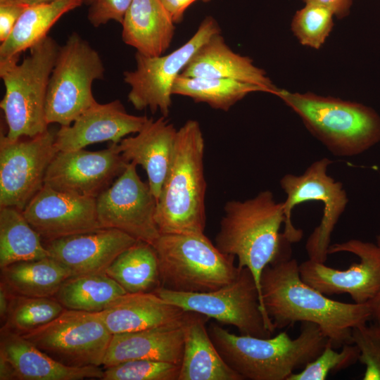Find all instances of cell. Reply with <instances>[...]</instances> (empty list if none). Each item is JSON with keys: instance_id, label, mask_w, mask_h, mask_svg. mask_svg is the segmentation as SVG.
<instances>
[{"instance_id": "obj_37", "label": "cell", "mask_w": 380, "mask_h": 380, "mask_svg": "<svg viewBox=\"0 0 380 380\" xmlns=\"http://www.w3.org/2000/svg\"><path fill=\"white\" fill-rule=\"evenodd\" d=\"M352 340L359 351L358 361L365 366L363 380H380V324L357 325L352 329Z\"/></svg>"}, {"instance_id": "obj_14", "label": "cell", "mask_w": 380, "mask_h": 380, "mask_svg": "<svg viewBox=\"0 0 380 380\" xmlns=\"http://www.w3.org/2000/svg\"><path fill=\"white\" fill-rule=\"evenodd\" d=\"M136 167L129 163L96 197L97 217L102 228L119 229L152 245L160 235L155 220L157 200Z\"/></svg>"}, {"instance_id": "obj_15", "label": "cell", "mask_w": 380, "mask_h": 380, "mask_svg": "<svg viewBox=\"0 0 380 380\" xmlns=\"http://www.w3.org/2000/svg\"><path fill=\"white\" fill-rule=\"evenodd\" d=\"M340 252L360 261L341 270L308 259L299 265L302 280L324 295L348 293L356 303L374 299L380 292V246L358 239L330 244L329 255Z\"/></svg>"}, {"instance_id": "obj_26", "label": "cell", "mask_w": 380, "mask_h": 380, "mask_svg": "<svg viewBox=\"0 0 380 380\" xmlns=\"http://www.w3.org/2000/svg\"><path fill=\"white\" fill-rule=\"evenodd\" d=\"M210 318L188 312L183 323L184 352L178 380H243L222 359L205 327Z\"/></svg>"}, {"instance_id": "obj_34", "label": "cell", "mask_w": 380, "mask_h": 380, "mask_svg": "<svg viewBox=\"0 0 380 380\" xmlns=\"http://www.w3.org/2000/svg\"><path fill=\"white\" fill-rule=\"evenodd\" d=\"M334 16L333 13L324 6L305 4L292 18L291 31L300 44L319 49L333 29Z\"/></svg>"}, {"instance_id": "obj_7", "label": "cell", "mask_w": 380, "mask_h": 380, "mask_svg": "<svg viewBox=\"0 0 380 380\" xmlns=\"http://www.w3.org/2000/svg\"><path fill=\"white\" fill-rule=\"evenodd\" d=\"M160 286L191 293L217 290L237 276L235 256L222 253L204 234H164L152 244Z\"/></svg>"}, {"instance_id": "obj_43", "label": "cell", "mask_w": 380, "mask_h": 380, "mask_svg": "<svg viewBox=\"0 0 380 380\" xmlns=\"http://www.w3.org/2000/svg\"><path fill=\"white\" fill-rule=\"evenodd\" d=\"M377 244L380 246V234L377 236ZM372 308V319L373 322L380 324V292L372 300L369 301Z\"/></svg>"}, {"instance_id": "obj_2", "label": "cell", "mask_w": 380, "mask_h": 380, "mask_svg": "<svg viewBox=\"0 0 380 380\" xmlns=\"http://www.w3.org/2000/svg\"><path fill=\"white\" fill-rule=\"evenodd\" d=\"M224 210L215 246L222 253L236 257L239 268L251 271L262 310L260 278L263 270L291 256V243L279 232L285 221L283 202H277L273 194L266 190L243 201H228Z\"/></svg>"}, {"instance_id": "obj_25", "label": "cell", "mask_w": 380, "mask_h": 380, "mask_svg": "<svg viewBox=\"0 0 380 380\" xmlns=\"http://www.w3.org/2000/svg\"><path fill=\"white\" fill-rule=\"evenodd\" d=\"M121 24L122 41L137 53L152 57L164 54L175 30L161 0H133Z\"/></svg>"}, {"instance_id": "obj_42", "label": "cell", "mask_w": 380, "mask_h": 380, "mask_svg": "<svg viewBox=\"0 0 380 380\" xmlns=\"http://www.w3.org/2000/svg\"><path fill=\"white\" fill-rule=\"evenodd\" d=\"M11 293H10L6 286L1 282L0 284V317L1 321H5L10 300H11Z\"/></svg>"}, {"instance_id": "obj_6", "label": "cell", "mask_w": 380, "mask_h": 380, "mask_svg": "<svg viewBox=\"0 0 380 380\" xmlns=\"http://www.w3.org/2000/svg\"><path fill=\"white\" fill-rule=\"evenodd\" d=\"M59 46L46 36L30 50L22 62L0 63L6 91L0 102L10 139L34 137L46 132L45 105L50 76Z\"/></svg>"}, {"instance_id": "obj_12", "label": "cell", "mask_w": 380, "mask_h": 380, "mask_svg": "<svg viewBox=\"0 0 380 380\" xmlns=\"http://www.w3.org/2000/svg\"><path fill=\"white\" fill-rule=\"evenodd\" d=\"M20 335L56 361L76 367L102 365L113 336L97 312L69 309Z\"/></svg>"}, {"instance_id": "obj_44", "label": "cell", "mask_w": 380, "mask_h": 380, "mask_svg": "<svg viewBox=\"0 0 380 380\" xmlns=\"http://www.w3.org/2000/svg\"><path fill=\"white\" fill-rule=\"evenodd\" d=\"M15 1L26 4L27 6H31V5L39 4H42V3H47V2L53 1L54 0H15Z\"/></svg>"}, {"instance_id": "obj_9", "label": "cell", "mask_w": 380, "mask_h": 380, "mask_svg": "<svg viewBox=\"0 0 380 380\" xmlns=\"http://www.w3.org/2000/svg\"><path fill=\"white\" fill-rule=\"evenodd\" d=\"M99 53L77 32L59 47L48 85L45 105L47 123L70 125L94 105L93 82L104 78Z\"/></svg>"}, {"instance_id": "obj_35", "label": "cell", "mask_w": 380, "mask_h": 380, "mask_svg": "<svg viewBox=\"0 0 380 380\" xmlns=\"http://www.w3.org/2000/svg\"><path fill=\"white\" fill-rule=\"evenodd\" d=\"M328 341L321 353L299 372L291 374L286 380H324L332 372H338L354 365L360 351L353 344H345L341 351L334 350Z\"/></svg>"}, {"instance_id": "obj_38", "label": "cell", "mask_w": 380, "mask_h": 380, "mask_svg": "<svg viewBox=\"0 0 380 380\" xmlns=\"http://www.w3.org/2000/svg\"><path fill=\"white\" fill-rule=\"evenodd\" d=\"M133 0H94L88 11L87 18L97 27L110 20L122 23Z\"/></svg>"}, {"instance_id": "obj_8", "label": "cell", "mask_w": 380, "mask_h": 380, "mask_svg": "<svg viewBox=\"0 0 380 380\" xmlns=\"http://www.w3.org/2000/svg\"><path fill=\"white\" fill-rule=\"evenodd\" d=\"M331 163L330 159L323 158L313 162L302 175L286 174L280 180V186L286 195L283 202L285 221L282 234L289 243L300 241L303 234L302 229L293 224L294 207L310 201H318L323 204L320 222L305 244L309 259L319 262L327 260L332 232L348 203L343 184L327 173Z\"/></svg>"}, {"instance_id": "obj_29", "label": "cell", "mask_w": 380, "mask_h": 380, "mask_svg": "<svg viewBox=\"0 0 380 380\" xmlns=\"http://www.w3.org/2000/svg\"><path fill=\"white\" fill-rule=\"evenodd\" d=\"M49 257L42 239L30 224L23 210L0 207V267L17 262Z\"/></svg>"}, {"instance_id": "obj_23", "label": "cell", "mask_w": 380, "mask_h": 380, "mask_svg": "<svg viewBox=\"0 0 380 380\" xmlns=\"http://www.w3.org/2000/svg\"><path fill=\"white\" fill-rule=\"evenodd\" d=\"M180 75L235 80L259 86L275 96L279 90L251 58L234 52L220 33L212 36L198 49Z\"/></svg>"}, {"instance_id": "obj_28", "label": "cell", "mask_w": 380, "mask_h": 380, "mask_svg": "<svg viewBox=\"0 0 380 380\" xmlns=\"http://www.w3.org/2000/svg\"><path fill=\"white\" fill-rule=\"evenodd\" d=\"M1 271V282L10 293L30 297H53L63 283L72 277L68 267L50 256L17 262Z\"/></svg>"}, {"instance_id": "obj_36", "label": "cell", "mask_w": 380, "mask_h": 380, "mask_svg": "<svg viewBox=\"0 0 380 380\" xmlns=\"http://www.w3.org/2000/svg\"><path fill=\"white\" fill-rule=\"evenodd\" d=\"M181 365L133 360L105 367L102 380H178Z\"/></svg>"}, {"instance_id": "obj_22", "label": "cell", "mask_w": 380, "mask_h": 380, "mask_svg": "<svg viewBox=\"0 0 380 380\" xmlns=\"http://www.w3.org/2000/svg\"><path fill=\"white\" fill-rule=\"evenodd\" d=\"M97 314L113 334L182 325L188 314L154 292L127 293Z\"/></svg>"}, {"instance_id": "obj_27", "label": "cell", "mask_w": 380, "mask_h": 380, "mask_svg": "<svg viewBox=\"0 0 380 380\" xmlns=\"http://www.w3.org/2000/svg\"><path fill=\"white\" fill-rule=\"evenodd\" d=\"M83 0H54L29 6L9 37L0 45V63L18 61L20 55L48 36V32L66 13Z\"/></svg>"}, {"instance_id": "obj_17", "label": "cell", "mask_w": 380, "mask_h": 380, "mask_svg": "<svg viewBox=\"0 0 380 380\" xmlns=\"http://www.w3.org/2000/svg\"><path fill=\"white\" fill-rule=\"evenodd\" d=\"M96 199L44 185L23 213L44 241L101 229Z\"/></svg>"}, {"instance_id": "obj_20", "label": "cell", "mask_w": 380, "mask_h": 380, "mask_svg": "<svg viewBox=\"0 0 380 380\" xmlns=\"http://www.w3.org/2000/svg\"><path fill=\"white\" fill-rule=\"evenodd\" d=\"M148 120L146 115L128 113L120 100L96 102L70 125L61 126L55 144L59 151H68L103 141L119 143L125 136L141 131Z\"/></svg>"}, {"instance_id": "obj_4", "label": "cell", "mask_w": 380, "mask_h": 380, "mask_svg": "<svg viewBox=\"0 0 380 380\" xmlns=\"http://www.w3.org/2000/svg\"><path fill=\"white\" fill-rule=\"evenodd\" d=\"M204 146L196 120L186 121L177 130L173 160L155 213L160 234H203L206 224Z\"/></svg>"}, {"instance_id": "obj_40", "label": "cell", "mask_w": 380, "mask_h": 380, "mask_svg": "<svg viewBox=\"0 0 380 380\" xmlns=\"http://www.w3.org/2000/svg\"><path fill=\"white\" fill-rule=\"evenodd\" d=\"M305 4L312 3L321 5L329 9L338 19L346 17L350 13L353 0H301Z\"/></svg>"}, {"instance_id": "obj_30", "label": "cell", "mask_w": 380, "mask_h": 380, "mask_svg": "<svg viewBox=\"0 0 380 380\" xmlns=\"http://www.w3.org/2000/svg\"><path fill=\"white\" fill-rule=\"evenodd\" d=\"M127 293L115 280L101 272L68 278L54 297L65 309L98 312Z\"/></svg>"}, {"instance_id": "obj_18", "label": "cell", "mask_w": 380, "mask_h": 380, "mask_svg": "<svg viewBox=\"0 0 380 380\" xmlns=\"http://www.w3.org/2000/svg\"><path fill=\"white\" fill-rule=\"evenodd\" d=\"M100 367L65 365L39 349L20 334L1 328V380L101 379Z\"/></svg>"}, {"instance_id": "obj_10", "label": "cell", "mask_w": 380, "mask_h": 380, "mask_svg": "<svg viewBox=\"0 0 380 380\" xmlns=\"http://www.w3.org/2000/svg\"><path fill=\"white\" fill-rule=\"evenodd\" d=\"M153 292L185 311L233 325L241 335L268 338L272 334L261 310L255 279L246 267L239 268L234 280L215 291L180 292L159 286Z\"/></svg>"}, {"instance_id": "obj_21", "label": "cell", "mask_w": 380, "mask_h": 380, "mask_svg": "<svg viewBox=\"0 0 380 380\" xmlns=\"http://www.w3.org/2000/svg\"><path fill=\"white\" fill-rule=\"evenodd\" d=\"M177 130L162 116L149 118L137 135L123 138L118 148L127 163L145 170L151 191L158 201L175 153Z\"/></svg>"}, {"instance_id": "obj_11", "label": "cell", "mask_w": 380, "mask_h": 380, "mask_svg": "<svg viewBox=\"0 0 380 380\" xmlns=\"http://www.w3.org/2000/svg\"><path fill=\"white\" fill-rule=\"evenodd\" d=\"M217 33H220L217 22L207 16L192 37L174 51L153 57L137 52L136 68L123 74L125 82L130 87L128 101L137 110L149 108L153 113L159 110L166 118L175 80L198 49Z\"/></svg>"}, {"instance_id": "obj_41", "label": "cell", "mask_w": 380, "mask_h": 380, "mask_svg": "<svg viewBox=\"0 0 380 380\" xmlns=\"http://www.w3.org/2000/svg\"><path fill=\"white\" fill-rule=\"evenodd\" d=\"M170 12L175 23H179L184 17L186 10L194 2L200 0H161ZM208 2L210 0H201Z\"/></svg>"}, {"instance_id": "obj_3", "label": "cell", "mask_w": 380, "mask_h": 380, "mask_svg": "<svg viewBox=\"0 0 380 380\" xmlns=\"http://www.w3.org/2000/svg\"><path fill=\"white\" fill-rule=\"evenodd\" d=\"M208 331L227 365L250 380H286L317 357L329 341L319 327L310 322H301L300 333L294 339L286 331L268 338L238 336L215 322Z\"/></svg>"}, {"instance_id": "obj_24", "label": "cell", "mask_w": 380, "mask_h": 380, "mask_svg": "<svg viewBox=\"0 0 380 380\" xmlns=\"http://www.w3.org/2000/svg\"><path fill=\"white\" fill-rule=\"evenodd\" d=\"M182 325L113 334L102 365L105 368L141 359L181 365L184 352Z\"/></svg>"}, {"instance_id": "obj_13", "label": "cell", "mask_w": 380, "mask_h": 380, "mask_svg": "<svg viewBox=\"0 0 380 380\" xmlns=\"http://www.w3.org/2000/svg\"><path fill=\"white\" fill-rule=\"evenodd\" d=\"M56 131L48 129L34 137L10 139L0 134V207L23 210L44 185L51 161L59 151Z\"/></svg>"}, {"instance_id": "obj_32", "label": "cell", "mask_w": 380, "mask_h": 380, "mask_svg": "<svg viewBox=\"0 0 380 380\" xmlns=\"http://www.w3.org/2000/svg\"><path fill=\"white\" fill-rule=\"evenodd\" d=\"M265 92L262 87L232 79L186 77L179 75L174 83L172 95L189 97L210 107L227 111L252 92Z\"/></svg>"}, {"instance_id": "obj_16", "label": "cell", "mask_w": 380, "mask_h": 380, "mask_svg": "<svg viewBox=\"0 0 380 380\" xmlns=\"http://www.w3.org/2000/svg\"><path fill=\"white\" fill-rule=\"evenodd\" d=\"M118 143L106 149L58 151L44 177V185L58 191L96 198L125 170L127 163Z\"/></svg>"}, {"instance_id": "obj_5", "label": "cell", "mask_w": 380, "mask_h": 380, "mask_svg": "<svg viewBox=\"0 0 380 380\" xmlns=\"http://www.w3.org/2000/svg\"><path fill=\"white\" fill-rule=\"evenodd\" d=\"M278 96L331 153L359 155L380 141V115L364 104L279 89Z\"/></svg>"}, {"instance_id": "obj_33", "label": "cell", "mask_w": 380, "mask_h": 380, "mask_svg": "<svg viewBox=\"0 0 380 380\" xmlns=\"http://www.w3.org/2000/svg\"><path fill=\"white\" fill-rule=\"evenodd\" d=\"M65 310L53 297H30L11 293L1 329L25 334L52 321Z\"/></svg>"}, {"instance_id": "obj_39", "label": "cell", "mask_w": 380, "mask_h": 380, "mask_svg": "<svg viewBox=\"0 0 380 380\" xmlns=\"http://www.w3.org/2000/svg\"><path fill=\"white\" fill-rule=\"evenodd\" d=\"M29 6L15 0H0V42L11 34L20 15Z\"/></svg>"}, {"instance_id": "obj_1", "label": "cell", "mask_w": 380, "mask_h": 380, "mask_svg": "<svg viewBox=\"0 0 380 380\" xmlns=\"http://www.w3.org/2000/svg\"><path fill=\"white\" fill-rule=\"evenodd\" d=\"M262 310L270 330L296 322L316 324L334 348L353 343V327L372 319L369 302L346 303L329 298L304 282L294 258L265 267L260 278Z\"/></svg>"}, {"instance_id": "obj_31", "label": "cell", "mask_w": 380, "mask_h": 380, "mask_svg": "<svg viewBox=\"0 0 380 380\" xmlns=\"http://www.w3.org/2000/svg\"><path fill=\"white\" fill-rule=\"evenodd\" d=\"M105 272L127 293L153 292L160 286L155 248L142 241L122 252Z\"/></svg>"}, {"instance_id": "obj_19", "label": "cell", "mask_w": 380, "mask_h": 380, "mask_svg": "<svg viewBox=\"0 0 380 380\" xmlns=\"http://www.w3.org/2000/svg\"><path fill=\"white\" fill-rule=\"evenodd\" d=\"M137 241L114 228L45 241L49 256L68 267L72 277L105 272L114 260Z\"/></svg>"}]
</instances>
